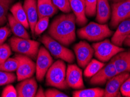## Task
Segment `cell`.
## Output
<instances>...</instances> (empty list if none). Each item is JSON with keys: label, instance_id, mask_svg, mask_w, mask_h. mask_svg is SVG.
<instances>
[{"label": "cell", "instance_id": "cell-1", "mask_svg": "<svg viewBox=\"0 0 130 97\" xmlns=\"http://www.w3.org/2000/svg\"><path fill=\"white\" fill-rule=\"evenodd\" d=\"M76 17L73 14L61 15L53 20L48 33L62 45L69 46L76 40Z\"/></svg>", "mask_w": 130, "mask_h": 97}, {"label": "cell", "instance_id": "cell-2", "mask_svg": "<svg viewBox=\"0 0 130 97\" xmlns=\"http://www.w3.org/2000/svg\"><path fill=\"white\" fill-rule=\"evenodd\" d=\"M66 66L64 60H58L49 68L46 74V84L61 90L69 87L66 81Z\"/></svg>", "mask_w": 130, "mask_h": 97}, {"label": "cell", "instance_id": "cell-3", "mask_svg": "<svg viewBox=\"0 0 130 97\" xmlns=\"http://www.w3.org/2000/svg\"><path fill=\"white\" fill-rule=\"evenodd\" d=\"M112 35L111 31L106 24L90 22L77 31V35L82 39L90 41L103 40Z\"/></svg>", "mask_w": 130, "mask_h": 97}, {"label": "cell", "instance_id": "cell-4", "mask_svg": "<svg viewBox=\"0 0 130 97\" xmlns=\"http://www.w3.org/2000/svg\"><path fill=\"white\" fill-rule=\"evenodd\" d=\"M40 41L45 45L52 55L56 58L60 59L64 61L72 63L74 60V55L70 49L53 39L50 36L43 35L39 39Z\"/></svg>", "mask_w": 130, "mask_h": 97}, {"label": "cell", "instance_id": "cell-5", "mask_svg": "<svg viewBox=\"0 0 130 97\" xmlns=\"http://www.w3.org/2000/svg\"><path fill=\"white\" fill-rule=\"evenodd\" d=\"M11 49L20 54L29 57L33 60L37 58L40 44L29 39H23L14 36L9 40Z\"/></svg>", "mask_w": 130, "mask_h": 97}, {"label": "cell", "instance_id": "cell-6", "mask_svg": "<svg viewBox=\"0 0 130 97\" xmlns=\"http://www.w3.org/2000/svg\"><path fill=\"white\" fill-rule=\"evenodd\" d=\"M92 47L94 49L95 57L103 62L108 61L118 53L125 50L124 48L114 44L107 39L93 43Z\"/></svg>", "mask_w": 130, "mask_h": 97}, {"label": "cell", "instance_id": "cell-7", "mask_svg": "<svg viewBox=\"0 0 130 97\" xmlns=\"http://www.w3.org/2000/svg\"><path fill=\"white\" fill-rule=\"evenodd\" d=\"M110 26L116 28L123 21L130 19V0L113 3Z\"/></svg>", "mask_w": 130, "mask_h": 97}, {"label": "cell", "instance_id": "cell-8", "mask_svg": "<svg viewBox=\"0 0 130 97\" xmlns=\"http://www.w3.org/2000/svg\"><path fill=\"white\" fill-rule=\"evenodd\" d=\"M53 58L50 52L44 47L39 48L36 63V77L38 81L43 80L47 70L53 64Z\"/></svg>", "mask_w": 130, "mask_h": 97}, {"label": "cell", "instance_id": "cell-9", "mask_svg": "<svg viewBox=\"0 0 130 97\" xmlns=\"http://www.w3.org/2000/svg\"><path fill=\"white\" fill-rule=\"evenodd\" d=\"M15 57L19 60V66L17 70L18 81L28 79L33 76L36 72V64L32 59L24 55H16Z\"/></svg>", "mask_w": 130, "mask_h": 97}, {"label": "cell", "instance_id": "cell-10", "mask_svg": "<svg viewBox=\"0 0 130 97\" xmlns=\"http://www.w3.org/2000/svg\"><path fill=\"white\" fill-rule=\"evenodd\" d=\"M77 63L80 67L85 68L91 60L94 49L87 42L80 41L73 47Z\"/></svg>", "mask_w": 130, "mask_h": 97}, {"label": "cell", "instance_id": "cell-11", "mask_svg": "<svg viewBox=\"0 0 130 97\" xmlns=\"http://www.w3.org/2000/svg\"><path fill=\"white\" fill-rule=\"evenodd\" d=\"M129 72H124L114 76L109 80L106 84L104 96H121V94L120 91V87L124 81L129 77Z\"/></svg>", "mask_w": 130, "mask_h": 97}, {"label": "cell", "instance_id": "cell-12", "mask_svg": "<svg viewBox=\"0 0 130 97\" xmlns=\"http://www.w3.org/2000/svg\"><path fill=\"white\" fill-rule=\"evenodd\" d=\"M66 81L69 87L72 88L83 89L85 84L82 69L76 64H69L66 69Z\"/></svg>", "mask_w": 130, "mask_h": 97}, {"label": "cell", "instance_id": "cell-13", "mask_svg": "<svg viewBox=\"0 0 130 97\" xmlns=\"http://www.w3.org/2000/svg\"><path fill=\"white\" fill-rule=\"evenodd\" d=\"M118 75L117 71L112 62L111 60L107 64L99 70L94 76L91 77L90 83L92 85H103Z\"/></svg>", "mask_w": 130, "mask_h": 97}, {"label": "cell", "instance_id": "cell-14", "mask_svg": "<svg viewBox=\"0 0 130 97\" xmlns=\"http://www.w3.org/2000/svg\"><path fill=\"white\" fill-rule=\"evenodd\" d=\"M17 85L16 90L19 97L35 96L38 90V84L35 78L23 80Z\"/></svg>", "mask_w": 130, "mask_h": 97}, {"label": "cell", "instance_id": "cell-15", "mask_svg": "<svg viewBox=\"0 0 130 97\" xmlns=\"http://www.w3.org/2000/svg\"><path fill=\"white\" fill-rule=\"evenodd\" d=\"M70 5L76 17V23L78 26H83L87 24L88 20L86 14L85 0H69Z\"/></svg>", "mask_w": 130, "mask_h": 97}, {"label": "cell", "instance_id": "cell-16", "mask_svg": "<svg viewBox=\"0 0 130 97\" xmlns=\"http://www.w3.org/2000/svg\"><path fill=\"white\" fill-rule=\"evenodd\" d=\"M118 74L130 72V49L121 51L111 59Z\"/></svg>", "mask_w": 130, "mask_h": 97}, {"label": "cell", "instance_id": "cell-17", "mask_svg": "<svg viewBox=\"0 0 130 97\" xmlns=\"http://www.w3.org/2000/svg\"><path fill=\"white\" fill-rule=\"evenodd\" d=\"M23 7L25 11L32 35H34V28L36 23L39 19L37 9V1L25 0Z\"/></svg>", "mask_w": 130, "mask_h": 97}, {"label": "cell", "instance_id": "cell-18", "mask_svg": "<svg viewBox=\"0 0 130 97\" xmlns=\"http://www.w3.org/2000/svg\"><path fill=\"white\" fill-rule=\"evenodd\" d=\"M130 35V19L120 23L111 38V42L118 47L123 45L126 38Z\"/></svg>", "mask_w": 130, "mask_h": 97}, {"label": "cell", "instance_id": "cell-19", "mask_svg": "<svg viewBox=\"0 0 130 97\" xmlns=\"http://www.w3.org/2000/svg\"><path fill=\"white\" fill-rule=\"evenodd\" d=\"M37 9L39 18H51L56 14L58 9L53 3L52 0H38Z\"/></svg>", "mask_w": 130, "mask_h": 97}, {"label": "cell", "instance_id": "cell-20", "mask_svg": "<svg viewBox=\"0 0 130 97\" xmlns=\"http://www.w3.org/2000/svg\"><path fill=\"white\" fill-rule=\"evenodd\" d=\"M111 11L108 0H97L96 5V19L99 23L104 24L110 18Z\"/></svg>", "mask_w": 130, "mask_h": 97}, {"label": "cell", "instance_id": "cell-21", "mask_svg": "<svg viewBox=\"0 0 130 97\" xmlns=\"http://www.w3.org/2000/svg\"><path fill=\"white\" fill-rule=\"evenodd\" d=\"M8 21L11 30L15 36L23 39H30V36L26 31V28L20 22L15 19L12 14L8 15Z\"/></svg>", "mask_w": 130, "mask_h": 97}, {"label": "cell", "instance_id": "cell-22", "mask_svg": "<svg viewBox=\"0 0 130 97\" xmlns=\"http://www.w3.org/2000/svg\"><path fill=\"white\" fill-rule=\"evenodd\" d=\"M10 11L15 19L20 22L26 29L29 28L27 16L21 3H17L12 5L10 8Z\"/></svg>", "mask_w": 130, "mask_h": 97}, {"label": "cell", "instance_id": "cell-23", "mask_svg": "<svg viewBox=\"0 0 130 97\" xmlns=\"http://www.w3.org/2000/svg\"><path fill=\"white\" fill-rule=\"evenodd\" d=\"M104 94V90L100 88L80 89L73 92L74 97H103Z\"/></svg>", "mask_w": 130, "mask_h": 97}, {"label": "cell", "instance_id": "cell-24", "mask_svg": "<svg viewBox=\"0 0 130 97\" xmlns=\"http://www.w3.org/2000/svg\"><path fill=\"white\" fill-rule=\"evenodd\" d=\"M104 66L105 64L103 62L96 59L91 60L86 66L84 75L86 77H93Z\"/></svg>", "mask_w": 130, "mask_h": 97}, {"label": "cell", "instance_id": "cell-25", "mask_svg": "<svg viewBox=\"0 0 130 97\" xmlns=\"http://www.w3.org/2000/svg\"><path fill=\"white\" fill-rule=\"evenodd\" d=\"M15 0H0V26H3L8 20V12Z\"/></svg>", "mask_w": 130, "mask_h": 97}, {"label": "cell", "instance_id": "cell-26", "mask_svg": "<svg viewBox=\"0 0 130 97\" xmlns=\"http://www.w3.org/2000/svg\"><path fill=\"white\" fill-rule=\"evenodd\" d=\"M19 66V60L16 57L9 58L3 63L0 64V70L8 72L17 71Z\"/></svg>", "mask_w": 130, "mask_h": 97}, {"label": "cell", "instance_id": "cell-27", "mask_svg": "<svg viewBox=\"0 0 130 97\" xmlns=\"http://www.w3.org/2000/svg\"><path fill=\"white\" fill-rule=\"evenodd\" d=\"M49 22V18L48 17L39 18L35 24L34 28V35L35 36H39L43 33L44 31H45L48 27Z\"/></svg>", "mask_w": 130, "mask_h": 97}, {"label": "cell", "instance_id": "cell-28", "mask_svg": "<svg viewBox=\"0 0 130 97\" xmlns=\"http://www.w3.org/2000/svg\"><path fill=\"white\" fill-rule=\"evenodd\" d=\"M16 79V76L12 72L0 70V86L14 82Z\"/></svg>", "mask_w": 130, "mask_h": 97}, {"label": "cell", "instance_id": "cell-29", "mask_svg": "<svg viewBox=\"0 0 130 97\" xmlns=\"http://www.w3.org/2000/svg\"><path fill=\"white\" fill-rule=\"evenodd\" d=\"M53 3L62 12L68 14L72 11L69 0H52Z\"/></svg>", "mask_w": 130, "mask_h": 97}, {"label": "cell", "instance_id": "cell-30", "mask_svg": "<svg viewBox=\"0 0 130 97\" xmlns=\"http://www.w3.org/2000/svg\"><path fill=\"white\" fill-rule=\"evenodd\" d=\"M86 4V14L88 17H93L96 15L97 0H85Z\"/></svg>", "mask_w": 130, "mask_h": 97}, {"label": "cell", "instance_id": "cell-31", "mask_svg": "<svg viewBox=\"0 0 130 97\" xmlns=\"http://www.w3.org/2000/svg\"><path fill=\"white\" fill-rule=\"evenodd\" d=\"M11 55V48L7 44L0 45V64L3 63Z\"/></svg>", "mask_w": 130, "mask_h": 97}, {"label": "cell", "instance_id": "cell-32", "mask_svg": "<svg viewBox=\"0 0 130 97\" xmlns=\"http://www.w3.org/2000/svg\"><path fill=\"white\" fill-rule=\"evenodd\" d=\"M120 91L123 96L130 97V75L121 84Z\"/></svg>", "mask_w": 130, "mask_h": 97}, {"label": "cell", "instance_id": "cell-33", "mask_svg": "<svg viewBox=\"0 0 130 97\" xmlns=\"http://www.w3.org/2000/svg\"><path fill=\"white\" fill-rule=\"evenodd\" d=\"M1 96L3 97H17L18 96V93L16 88L12 85H8L4 89L2 92Z\"/></svg>", "mask_w": 130, "mask_h": 97}, {"label": "cell", "instance_id": "cell-34", "mask_svg": "<svg viewBox=\"0 0 130 97\" xmlns=\"http://www.w3.org/2000/svg\"><path fill=\"white\" fill-rule=\"evenodd\" d=\"M46 97H68V95L56 89H47L45 91Z\"/></svg>", "mask_w": 130, "mask_h": 97}, {"label": "cell", "instance_id": "cell-35", "mask_svg": "<svg viewBox=\"0 0 130 97\" xmlns=\"http://www.w3.org/2000/svg\"><path fill=\"white\" fill-rule=\"evenodd\" d=\"M11 28L7 26L0 27V45L4 43L8 37L11 35Z\"/></svg>", "mask_w": 130, "mask_h": 97}, {"label": "cell", "instance_id": "cell-36", "mask_svg": "<svg viewBox=\"0 0 130 97\" xmlns=\"http://www.w3.org/2000/svg\"><path fill=\"white\" fill-rule=\"evenodd\" d=\"M35 96L36 97H45V91H44L43 89L42 88V87H40L39 89L37 90L36 93L35 94Z\"/></svg>", "mask_w": 130, "mask_h": 97}, {"label": "cell", "instance_id": "cell-37", "mask_svg": "<svg viewBox=\"0 0 130 97\" xmlns=\"http://www.w3.org/2000/svg\"><path fill=\"white\" fill-rule=\"evenodd\" d=\"M123 44L125 45H126V46L130 47V38L129 37L126 38L125 40L124 41Z\"/></svg>", "mask_w": 130, "mask_h": 97}, {"label": "cell", "instance_id": "cell-38", "mask_svg": "<svg viewBox=\"0 0 130 97\" xmlns=\"http://www.w3.org/2000/svg\"><path fill=\"white\" fill-rule=\"evenodd\" d=\"M111 1H112L114 3H119V2H121V1H124L125 0H110Z\"/></svg>", "mask_w": 130, "mask_h": 97}, {"label": "cell", "instance_id": "cell-39", "mask_svg": "<svg viewBox=\"0 0 130 97\" xmlns=\"http://www.w3.org/2000/svg\"><path fill=\"white\" fill-rule=\"evenodd\" d=\"M128 37H129V38H130V35H129V36H128Z\"/></svg>", "mask_w": 130, "mask_h": 97}]
</instances>
